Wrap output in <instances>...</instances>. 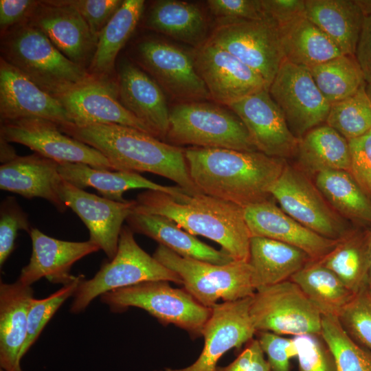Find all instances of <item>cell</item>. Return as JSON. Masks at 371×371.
<instances>
[{"label": "cell", "mask_w": 371, "mask_h": 371, "mask_svg": "<svg viewBox=\"0 0 371 371\" xmlns=\"http://www.w3.org/2000/svg\"><path fill=\"white\" fill-rule=\"evenodd\" d=\"M184 153L201 193L243 207L269 199L270 188L286 164L258 150L190 147Z\"/></svg>", "instance_id": "6da1fadb"}, {"label": "cell", "mask_w": 371, "mask_h": 371, "mask_svg": "<svg viewBox=\"0 0 371 371\" xmlns=\"http://www.w3.org/2000/svg\"><path fill=\"white\" fill-rule=\"evenodd\" d=\"M58 127L66 135L98 150L114 170L151 172L172 181L190 194L201 193L191 179L185 149L181 147L116 124Z\"/></svg>", "instance_id": "7a4b0ae2"}, {"label": "cell", "mask_w": 371, "mask_h": 371, "mask_svg": "<svg viewBox=\"0 0 371 371\" xmlns=\"http://www.w3.org/2000/svg\"><path fill=\"white\" fill-rule=\"evenodd\" d=\"M136 201L133 211L167 217L188 233L219 244L234 260L249 262L251 236L244 207L203 193L174 196L152 190L139 193Z\"/></svg>", "instance_id": "3957f363"}, {"label": "cell", "mask_w": 371, "mask_h": 371, "mask_svg": "<svg viewBox=\"0 0 371 371\" xmlns=\"http://www.w3.org/2000/svg\"><path fill=\"white\" fill-rule=\"evenodd\" d=\"M1 58L56 98L97 78L27 21L1 34Z\"/></svg>", "instance_id": "277c9868"}, {"label": "cell", "mask_w": 371, "mask_h": 371, "mask_svg": "<svg viewBox=\"0 0 371 371\" xmlns=\"http://www.w3.org/2000/svg\"><path fill=\"white\" fill-rule=\"evenodd\" d=\"M165 139L177 146L257 150L244 124L231 109L204 101L181 102L170 109Z\"/></svg>", "instance_id": "5b68a950"}, {"label": "cell", "mask_w": 371, "mask_h": 371, "mask_svg": "<svg viewBox=\"0 0 371 371\" xmlns=\"http://www.w3.org/2000/svg\"><path fill=\"white\" fill-rule=\"evenodd\" d=\"M153 256L176 273L186 291L205 307H213L219 300L233 302L256 293L249 262L234 260L216 265L183 257L161 245Z\"/></svg>", "instance_id": "8992f818"}, {"label": "cell", "mask_w": 371, "mask_h": 371, "mask_svg": "<svg viewBox=\"0 0 371 371\" xmlns=\"http://www.w3.org/2000/svg\"><path fill=\"white\" fill-rule=\"evenodd\" d=\"M159 280L183 284L176 273L142 249L132 229L123 225L115 256L104 263L92 278L81 281L73 296L70 312L81 313L95 297L106 292Z\"/></svg>", "instance_id": "52a82bcc"}, {"label": "cell", "mask_w": 371, "mask_h": 371, "mask_svg": "<svg viewBox=\"0 0 371 371\" xmlns=\"http://www.w3.org/2000/svg\"><path fill=\"white\" fill-rule=\"evenodd\" d=\"M101 302L113 313L129 307L147 311L160 322L172 324L195 337L202 335L212 308L198 302L185 290L172 288L167 281H148L115 289L100 295Z\"/></svg>", "instance_id": "ba28073f"}, {"label": "cell", "mask_w": 371, "mask_h": 371, "mask_svg": "<svg viewBox=\"0 0 371 371\" xmlns=\"http://www.w3.org/2000/svg\"><path fill=\"white\" fill-rule=\"evenodd\" d=\"M249 314L256 332L294 337L321 335L322 315L290 280L256 291Z\"/></svg>", "instance_id": "9c48e42d"}, {"label": "cell", "mask_w": 371, "mask_h": 371, "mask_svg": "<svg viewBox=\"0 0 371 371\" xmlns=\"http://www.w3.org/2000/svg\"><path fill=\"white\" fill-rule=\"evenodd\" d=\"M207 41L258 73L269 87L284 60L278 27L267 18L219 22Z\"/></svg>", "instance_id": "30bf717a"}, {"label": "cell", "mask_w": 371, "mask_h": 371, "mask_svg": "<svg viewBox=\"0 0 371 371\" xmlns=\"http://www.w3.org/2000/svg\"><path fill=\"white\" fill-rule=\"evenodd\" d=\"M268 91L297 137L326 123L330 104L307 67L283 60Z\"/></svg>", "instance_id": "8fae6325"}, {"label": "cell", "mask_w": 371, "mask_h": 371, "mask_svg": "<svg viewBox=\"0 0 371 371\" xmlns=\"http://www.w3.org/2000/svg\"><path fill=\"white\" fill-rule=\"evenodd\" d=\"M139 65L172 98L185 102L210 98L198 74L192 52L157 38H146L136 46Z\"/></svg>", "instance_id": "7c38bea8"}, {"label": "cell", "mask_w": 371, "mask_h": 371, "mask_svg": "<svg viewBox=\"0 0 371 371\" xmlns=\"http://www.w3.org/2000/svg\"><path fill=\"white\" fill-rule=\"evenodd\" d=\"M0 137L23 144L59 164L77 163L114 170L98 150L62 132L57 124L38 117H25L1 122Z\"/></svg>", "instance_id": "4fadbf2b"}, {"label": "cell", "mask_w": 371, "mask_h": 371, "mask_svg": "<svg viewBox=\"0 0 371 371\" xmlns=\"http://www.w3.org/2000/svg\"><path fill=\"white\" fill-rule=\"evenodd\" d=\"M269 193L286 214L324 237L338 240L350 231L328 206L316 186L302 171L287 164Z\"/></svg>", "instance_id": "5bb4252c"}, {"label": "cell", "mask_w": 371, "mask_h": 371, "mask_svg": "<svg viewBox=\"0 0 371 371\" xmlns=\"http://www.w3.org/2000/svg\"><path fill=\"white\" fill-rule=\"evenodd\" d=\"M54 188L67 207L83 221L89 231V240L97 245L108 258L115 256L122 224L133 212L136 200L115 201L89 193L59 175Z\"/></svg>", "instance_id": "9a60e30c"}, {"label": "cell", "mask_w": 371, "mask_h": 371, "mask_svg": "<svg viewBox=\"0 0 371 371\" xmlns=\"http://www.w3.org/2000/svg\"><path fill=\"white\" fill-rule=\"evenodd\" d=\"M192 53L196 71L210 98L218 103L228 106L246 96L269 89L258 73L208 41Z\"/></svg>", "instance_id": "2e32d148"}, {"label": "cell", "mask_w": 371, "mask_h": 371, "mask_svg": "<svg viewBox=\"0 0 371 371\" xmlns=\"http://www.w3.org/2000/svg\"><path fill=\"white\" fill-rule=\"evenodd\" d=\"M67 58L88 70L98 37L74 7L63 0L38 1L26 21Z\"/></svg>", "instance_id": "e0dca14e"}, {"label": "cell", "mask_w": 371, "mask_h": 371, "mask_svg": "<svg viewBox=\"0 0 371 371\" xmlns=\"http://www.w3.org/2000/svg\"><path fill=\"white\" fill-rule=\"evenodd\" d=\"M228 107L243 122L257 150L284 159L296 155L300 138L290 130L268 89L241 98Z\"/></svg>", "instance_id": "ac0fdd59"}, {"label": "cell", "mask_w": 371, "mask_h": 371, "mask_svg": "<svg viewBox=\"0 0 371 371\" xmlns=\"http://www.w3.org/2000/svg\"><path fill=\"white\" fill-rule=\"evenodd\" d=\"M251 297L224 302L212 307V313L202 331L204 346L190 366L165 371H214L219 359L233 348H240L256 333L249 314Z\"/></svg>", "instance_id": "d6986e66"}, {"label": "cell", "mask_w": 371, "mask_h": 371, "mask_svg": "<svg viewBox=\"0 0 371 371\" xmlns=\"http://www.w3.org/2000/svg\"><path fill=\"white\" fill-rule=\"evenodd\" d=\"M57 99L68 111L76 126L116 124L153 135L145 124L122 104L118 98L117 82L111 78H97Z\"/></svg>", "instance_id": "ffe728a7"}, {"label": "cell", "mask_w": 371, "mask_h": 371, "mask_svg": "<svg viewBox=\"0 0 371 371\" xmlns=\"http://www.w3.org/2000/svg\"><path fill=\"white\" fill-rule=\"evenodd\" d=\"M38 117L58 125L74 124L60 101L0 58V120Z\"/></svg>", "instance_id": "44dd1931"}, {"label": "cell", "mask_w": 371, "mask_h": 371, "mask_svg": "<svg viewBox=\"0 0 371 371\" xmlns=\"http://www.w3.org/2000/svg\"><path fill=\"white\" fill-rule=\"evenodd\" d=\"M116 82L118 98L125 109L145 124L155 137L165 139L170 109L158 83L128 59L120 62Z\"/></svg>", "instance_id": "7402d4cb"}, {"label": "cell", "mask_w": 371, "mask_h": 371, "mask_svg": "<svg viewBox=\"0 0 371 371\" xmlns=\"http://www.w3.org/2000/svg\"><path fill=\"white\" fill-rule=\"evenodd\" d=\"M251 236L276 240L303 250L312 260L328 254L338 240L324 237L306 227L267 199L244 207Z\"/></svg>", "instance_id": "603a6c76"}, {"label": "cell", "mask_w": 371, "mask_h": 371, "mask_svg": "<svg viewBox=\"0 0 371 371\" xmlns=\"http://www.w3.org/2000/svg\"><path fill=\"white\" fill-rule=\"evenodd\" d=\"M29 234L32 245V255L17 280L27 286L42 278L53 284H69L76 278L71 273L72 265L100 249L89 240L83 242L62 240L48 236L37 228L32 227Z\"/></svg>", "instance_id": "cb8c5ba5"}, {"label": "cell", "mask_w": 371, "mask_h": 371, "mask_svg": "<svg viewBox=\"0 0 371 371\" xmlns=\"http://www.w3.org/2000/svg\"><path fill=\"white\" fill-rule=\"evenodd\" d=\"M58 164L36 153L16 156L1 165L0 188L27 199H44L63 213L67 207L54 188Z\"/></svg>", "instance_id": "d4e9b609"}, {"label": "cell", "mask_w": 371, "mask_h": 371, "mask_svg": "<svg viewBox=\"0 0 371 371\" xmlns=\"http://www.w3.org/2000/svg\"><path fill=\"white\" fill-rule=\"evenodd\" d=\"M34 291L18 280L0 284V367L23 371L21 351L27 330V315Z\"/></svg>", "instance_id": "484cf974"}, {"label": "cell", "mask_w": 371, "mask_h": 371, "mask_svg": "<svg viewBox=\"0 0 371 371\" xmlns=\"http://www.w3.org/2000/svg\"><path fill=\"white\" fill-rule=\"evenodd\" d=\"M59 175L66 181L79 188L92 187L107 199L124 202L123 194L133 189L161 191L174 196L188 193L177 186L156 183L136 172L109 170L96 168L84 164H58Z\"/></svg>", "instance_id": "4316f807"}, {"label": "cell", "mask_w": 371, "mask_h": 371, "mask_svg": "<svg viewBox=\"0 0 371 371\" xmlns=\"http://www.w3.org/2000/svg\"><path fill=\"white\" fill-rule=\"evenodd\" d=\"M126 221L133 232L147 236L183 257L216 265L234 261L223 250L203 243L164 216L133 211Z\"/></svg>", "instance_id": "83f0119b"}, {"label": "cell", "mask_w": 371, "mask_h": 371, "mask_svg": "<svg viewBox=\"0 0 371 371\" xmlns=\"http://www.w3.org/2000/svg\"><path fill=\"white\" fill-rule=\"evenodd\" d=\"M306 16L345 55L355 56L364 12L357 0H304Z\"/></svg>", "instance_id": "f1b7e54d"}, {"label": "cell", "mask_w": 371, "mask_h": 371, "mask_svg": "<svg viewBox=\"0 0 371 371\" xmlns=\"http://www.w3.org/2000/svg\"><path fill=\"white\" fill-rule=\"evenodd\" d=\"M311 260L293 245L260 236H251L249 263L256 291L286 280Z\"/></svg>", "instance_id": "f546056e"}, {"label": "cell", "mask_w": 371, "mask_h": 371, "mask_svg": "<svg viewBox=\"0 0 371 371\" xmlns=\"http://www.w3.org/2000/svg\"><path fill=\"white\" fill-rule=\"evenodd\" d=\"M145 26L196 48L208 39L206 18L194 3L179 0H158L149 10Z\"/></svg>", "instance_id": "4dcf8cb0"}, {"label": "cell", "mask_w": 371, "mask_h": 371, "mask_svg": "<svg viewBox=\"0 0 371 371\" xmlns=\"http://www.w3.org/2000/svg\"><path fill=\"white\" fill-rule=\"evenodd\" d=\"M286 60L310 67L342 55L337 46L306 14L278 26Z\"/></svg>", "instance_id": "1f68e13d"}, {"label": "cell", "mask_w": 371, "mask_h": 371, "mask_svg": "<svg viewBox=\"0 0 371 371\" xmlns=\"http://www.w3.org/2000/svg\"><path fill=\"white\" fill-rule=\"evenodd\" d=\"M143 0H124L98 36L88 69L99 78H110L117 54L133 33L144 11Z\"/></svg>", "instance_id": "d6a6232c"}, {"label": "cell", "mask_w": 371, "mask_h": 371, "mask_svg": "<svg viewBox=\"0 0 371 371\" xmlns=\"http://www.w3.org/2000/svg\"><path fill=\"white\" fill-rule=\"evenodd\" d=\"M296 156L300 166L311 174L330 170L350 171L348 141L327 124L300 138Z\"/></svg>", "instance_id": "836d02e7"}, {"label": "cell", "mask_w": 371, "mask_h": 371, "mask_svg": "<svg viewBox=\"0 0 371 371\" xmlns=\"http://www.w3.org/2000/svg\"><path fill=\"white\" fill-rule=\"evenodd\" d=\"M370 246V229L350 230L338 240L333 250L318 260L356 294L367 284Z\"/></svg>", "instance_id": "e575fe53"}, {"label": "cell", "mask_w": 371, "mask_h": 371, "mask_svg": "<svg viewBox=\"0 0 371 371\" xmlns=\"http://www.w3.org/2000/svg\"><path fill=\"white\" fill-rule=\"evenodd\" d=\"M322 315L339 317L355 295L319 260H310L290 279Z\"/></svg>", "instance_id": "d590c367"}, {"label": "cell", "mask_w": 371, "mask_h": 371, "mask_svg": "<svg viewBox=\"0 0 371 371\" xmlns=\"http://www.w3.org/2000/svg\"><path fill=\"white\" fill-rule=\"evenodd\" d=\"M315 185L328 203L342 216L371 224V199L349 172L322 171L316 174Z\"/></svg>", "instance_id": "8d00e7d4"}, {"label": "cell", "mask_w": 371, "mask_h": 371, "mask_svg": "<svg viewBox=\"0 0 371 371\" xmlns=\"http://www.w3.org/2000/svg\"><path fill=\"white\" fill-rule=\"evenodd\" d=\"M307 69L330 104L352 95L366 85L355 56L342 54Z\"/></svg>", "instance_id": "74e56055"}, {"label": "cell", "mask_w": 371, "mask_h": 371, "mask_svg": "<svg viewBox=\"0 0 371 371\" xmlns=\"http://www.w3.org/2000/svg\"><path fill=\"white\" fill-rule=\"evenodd\" d=\"M326 124L348 141L371 130V97L366 85L352 95L330 104Z\"/></svg>", "instance_id": "f35d334b"}, {"label": "cell", "mask_w": 371, "mask_h": 371, "mask_svg": "<svg viewBox=\"0 0 371 371\" xmlns=\"http://www.w3.org/2000/svg\"><path fill=\"white\" fill-rule=\"evenodd\" d=\"M320 335L334 357L337 371H371V352L351 338L338 317L322 315Z\"/></svg>", "instance_id": "ab89813d"}, {"label": "cell", "mask_w": 371, "mask_h": 371, "mask_svg": "<svg viewBox=\"0 0 371 371\" xmlns=\"http://www.w3.org/2000/svg\"><path fill=\"white\" fill-rule=\"evenodd\" d=\"M85 276L80 274L76 279L63 286L48 297L31 301L27 315V330L25 344L21 351V359L37 340L44 327L60 306L69 297L74 296Z\"/></svg>", "instance_id": "60d3db41"}, {"label": "cell", "mask_w": 371, "mask_h": 371, "mask_svg": "<svg viewBox=\"0 0 371 371\" xmlns=\"http://www.w3.org/2000/svg\"><path fill=\"white\" fill-rule=\"evenodd\" d=\"M338 318L351 338L371 352V293L367 286L354 295Z\"/></svg>", "instance_id": "b9f144b4"}, {"label": "cell", "mask_w": 371, "mask_h": 371, "mask_svg": "<svg viewBox=\"0 0 371 371\" xmlns=\"http://www.w3.org/2000/svg\"><path fill=\"white\" fill-rule=\"evenodd\" d=\"M292 339L299 371H337L334 357L321 335H303Z\"/></svg>", "instance_id": "7bdbcfd3"}, {"label": "cell", "mask_w": 371, "mask_h": 371, "mask_svg": "<svg viewBox=\"0 0 371 371\" xmlns=\"http://www.w3.org/2000/svg\"><path fill=\"white\" fill-rule=\"evenodd\" d=\"M27 214L13 196L2 201L0 207V266L3 265L15 248L17 232L24 230L30 234Z\"/></svg>", "instance_id": "ee69618b"}, {"label": "cell", "mask_w": 371, "mask_h": 371, "mask_svg": "<svg viewBox=\"0 0 371 371\" xmlns=\"http://www.w3.org/2000/svg\"><path fill=\"white\" fill-rule=\"evenodd\" d=\"M207 4L219 22L265 19L261 0H208Z\"/></svg>", "instance_id": "f6af8a7d"}, {"label": "cell", "mask_w": 371, "mask_h": 371, "mask_svg": "<svg viewBox=\"0 0 371 371\" xmlns=\"http://www.w3.org/2000/svg\"><path fill=\"white\" fill-rule=\"evenodd\" d=\"M350 171L353 178L371 199V130L349 140Z\"/></svg>", "instance_id": "bcb514c9"}, {"label": "cell", "mask_w": 371, "mask_h": 371, "mask_svg": "<svg viewBox=\"0 0 371 371\" xmlns=\"http://www.w3.org/2000/svg\"><path fill=\"white\" fill-rule=\"evenodd\" d=\"M76 8L85 20L91 32L99 34L122 5V0H63Z\"/></svg>", "instance_id": "7dc6e473"}, {"label": "cell", "mask_w": 371, "mask_h": 371, "mask_svg": "<svg viewBox=\"0 0 371 371\" xmlns=\"http://www.w3.org/2000/svg\"><path fill=\"white\" fill-rule=\"evenodd\" d=\"M256 333L267 356L269 371H289V360L295 356L293 339L270 332L258 331Z\"/></svg>", "instance_id": "c3c4849f"}, {"label": "cell", "mask_w": 371, "mask_h": 371, "mask_svg": "<svg viewBox=\"0 0 371 371\" xmlns=\"http://www.w3.org/2000/svg\"><path fill=\"white\" fill-rule=\"evenodd\" d=\"M364 12L355 57L361 70L366 88L371 97V1H360Z\"/></svg>", "instance_id": "681fc988"}, {"label": "cell", "mask_w": 371, "mask_h": 371, "mask_svg": "<svg viewBox=\"0 0 371 371\" xmlns=\"http://www.w3.org/2000/svg\"><path fill=\"white\" fill-rule=\"evenodd\" d=\"M269 365L258 339H251L244 350L229 365L217 366L214 371H269Z\"/></svg>", "instance_id": "f907efd6"}, {"label": "cell", "mask_w": 371, "mask_h": 371, "mask_svg": "<svg viewBox=\"0 0 371 371\" xmlns=\"http://www.w3.org/2000/svg\"><path fill=\"white\" fill-rule=\"evenodd\" d=\"M38 3V1L34 0H1V34L26 21Z\"/></svg>", "instance_id": "816d5d0a"}, {"label": "cell", "mask_w": 371, "mask_h": 371, "mask_svg": "<svg viewBox=\"0 0 371 371\" xmlns=\"http://www.w3.org/2000/svg\"><path fill=\"white\" fill-rule=\"evenodd\" d=\"M265 18L278 26L305 14L304 0H261Z\"/></svg>", "instance_id": "f5cc1de1"}, {"label": "cell", "mask_w": 371, "mask_h": 371, "mask_svg": "<svg viewBox=\"0 0 371 371\" xmlns=\"http://www.w3.org/2000/svg\"><path fill=\"white\" fill-rule=\"evenodd\" d=\"M1 144V163L4 164L18 156L14 149L9 144V142L0 137Z\"/></svg>", "instance_id": "db71d44e"}, {"label": "cell", "mask_w": 371, "mask_h": 371, "mask_svg": "<svg viewBox=\"0 0 371 371\" xmlns=\"http://www.w3.org/2000/svg\"><path fill=\"white\" fill-rule=\"evenodd\" d=\"M371 232V229H370ZM367 288L371 293V246H370V264L367 277Z\"/></svg>", "instance_id": "11a10c76"}, {"label": "cell", "mask_w": 371, "mask_h": 371, "mask_svg": "<svg viewBox=\"0 0 371 371\" xmlns=\"http://www.w3.org/2000/svg\"><path fill=\"white\" fill-rule=\"evenodd\" d=\"M0 371H4V370H2V369H0Z\"/></svg>", "instance_id": "9f6ffc18"}]
</instances>
